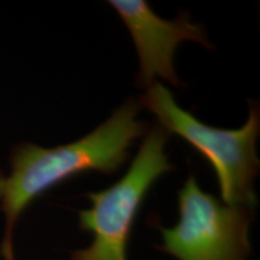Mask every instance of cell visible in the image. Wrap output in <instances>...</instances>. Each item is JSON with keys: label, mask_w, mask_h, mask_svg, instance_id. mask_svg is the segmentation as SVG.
Segmentation results:
<instances>
[{"label": "cell", "mask_w": 260, "mask_h": 260, "mask_svg": "<svg viewBox=\"0 0 260 260\" xmlns=\"http://www.w3.org/2000/svg\"><path fill=\"white\" fill-rule=\"evenodd\" d=\"M140 107L133 98L126 100L103 124L70 144L46 148L25 142L12 149L11 169L0 197L4 213L0 243L3 260H15L16 224L37 198L82 172L113 174L124 164L129 149L148 132L147 123L138 118Z\"/></svg>", "instance_id": "6da1fadb"}, {"label": "cell", "mask_w": 260, "mask_h": 260, "mask_svg": "<svg viewBox=\"0 0 260 260\" xmlns=\"http://www.w3.org/2000/svg\"><path fill=\"white\" fill-rule=\"evenodd\" d=\"M139 103L154 113L158 124L169 134L181 136L210 161L224 204L255 206L254 181L260 168L255 151L260 112L255 103L249 106L245 124L233 130L205 124L177 105L170 90L159 82L152 84Z\"/></svg>", "instance_id": "7a4b0ae2"}, {"label": "cell", "mask_w": 260, "mask_h": 260, "mask_svg": "<svg viewBox=\"0 0 260 260\" xmlns=\"http://www.w3.org/2000/svg\"><path fill=\"white\" fill-rule=\"evenodd\" d=\"M169 133L154 124L146 133L129 170L111 187L88 193L90 207L79 211V226L92 242L70 253V260H128L126 248L136 214L159 177L174 169L165 146Z\"/></svg>", "instance_id": "3957f363"}, {"label": "cell", "mask_w": 260, "mask_h": 260, "mask_svg": "<svg viewBox=\"0 0 260 260\" xmlns=\"http://www.w3.org/2000/svg\"><path fill=\"white\" fill-rule=\"evenodd\" d=\"M178 222L158 225L161 252L177 260H248L254 206L228 205L189 176L178 191Z\"/></svg>", "instance_id": "277c9868"}, {"label": "cell", "mask_w": 260, "mask_h": 260, "mask_svg": "<svg viewBox=\"0 0 260 260\" xmlns=\"http://www.w3.org/2000/svg\"><path fill=\"white\" fill-rule=\"evenodd\" d=\"M109 4L132 35L139 57L136 86L147 90L155 79L181 86L174 68V56L182 41H194L206 48H213L204 27L191 23L189 15L180 14L168 21L155 14L145 0H111Z\"/></svg>", "instance_id": "5b68a950"}, {"label": "cell", "mask_w": 260, "mask_h": 260, "mask_svg": "<svg viewBox=\"0 0 260 260\" xmlns=\"http://www.w3.org/2000/svg\"><path fill=\"white\" fill-rule=\"evenodd\" d=\"M4 181H5V176L0 172V197L3 194V188H4Z\"/></svg>", "instance_id": "8992f818"}]
</instances>
